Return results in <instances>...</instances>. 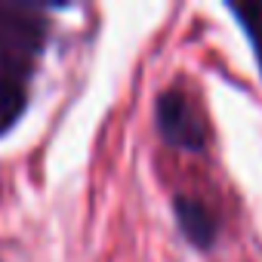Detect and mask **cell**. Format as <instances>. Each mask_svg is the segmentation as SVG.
I'll list each match as a JSON object with an SVG mask.
<instances>
[{"label":"cell","mask_w":262,"mask_h":262,"mask_svg":"<svg viewBox=\"0 0 262 262\" xmlns=\"http://www.w3.org/2000/svg\"><path fill=\"white\" fill-rule=\"evenodd\" d=\"M155 126L170 148L204 151L210 142V126L201 105L179 86H170L155 102Z\"/></svg>","instance_id":"cell-1"},{"label":"cell","mask_w":262,"mask_h":262,"mask_svg":"<svg viewBox=\"0 0 262 262\" xmlns=\"http://www.w3.org/2000/svg\"><path fill=\"white\" fill-rule=\"evenodd\" d=\"M173 216L179 225V234L194 247V250H210L219 241V216L191 194H176L173 198Z\"/></svg>","instance_id":"cell-2"},{"label":"cell","mask_w":262,"mask_h":262,"mask_svg":"<svg viewBox=\"0 0 262 262\" xmlns=\"http://www.w3.org/2000/svg\"><path fill=\"white\" fill-rule=\"evenodd\" d=\"M25 108V86L19 80V71L10 62H0V133L19 120Z\"/></svg>","instance_id":"cell-3"},{"label":"cell","mask_w":262,"mask_h":262,"mask_svg":"<svg viewBox=\"0 0 262 262\" xmlns=\"http://www.w3.org/2000/svg\"><path fill=\"white\" fill-rule=\"evenodd\" d=\"M228 10H231V16L241 22L244 34H247V40H250V47H253V56H256V62H259V71H262V4H247V7L231 4Z\"/></svg>","instance_id":"cell-4"}]
</instances>
